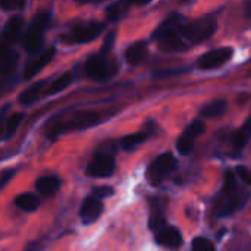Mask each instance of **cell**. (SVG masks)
Listing matches in <instances>:
<instances>
[{
  "label": "cell",
  "instance_id": "6da1fadb",
  "mask_svg": "<svg viewBox=\"0 0 251 251\" xmlns=\"http://www.w3.org/2000/svg\"><path fill=\"white\" fill-rule=\"evenodd\" d=\"M182 22H184V18L174 13L156 29L154 38L157 40L159 47L163 51L174 53V51H181L187 47V43L181 34Z\"/></svg>",
  "mask_w": 251,
  "mask_h": 251
},
{
  "label": "cell",
  "instance_id": "7a4b0ae2",
  "mask_svg": "<svg viewBox=\"0 0 251 251\" xmlns=\"http://www.w3.org/2000/svg\"><path fill=\"white\" fill-rule=\"evenodd\" d=\"M50 22H51V13L49 10H41L32 18L31 25L25 31L22 38V44L28 53H38L41 50L44 43L43 32L50 26Z\"/></svg>",
  "mask_w": 251,
  "mask_h": 251
},
{
  "label": "cell",
  "instance_id": "3957f363",
  "mask_svg": "<svg viewBox=\"0 0 251 251\" xmlns=\"http://www.w3.org/2000/svg\"><path fill=\"white\" fill-rule=\"evenodd\" d=\"M216 31V19L212 15L194 19L191 22H182L181 25V34L185 40V43L197 44L201 43L213 35Z\"/></svg>",
  "mask_w": 251,
  "mask_h": 251
},
{
  "label": "cell",
  "instance_id": "277c9868",
  "mask_svg": "<svg viewBox=\"0 0 251 251\" xmlns=\"http://www.w3.org/2000/svg\"><path fill=\"white\" fill-rule=\"evenodd\" d=\"M100 115L93 112V110H81L69 116L66 121H59L54 124L50 129V138H54L56 135H60L62 132L68 131H75V129H85L90 128L96 124H99Z\"/></svg>",
  "mask_w": 251,
  "mask_h": 251
},
{
  "label": "cell",
  "instance_id": "5b68a950",
  "mask_svg": "<svg viewBox=\"0 0 251 251\" xmlns=\"http://www.w3.org/2000/svg\"><path fill=\"white\" fill-rule=\"evenodd\" d=\"M241 204V197L237 191L235 175L229 171L225 174V182L222 194L218 200V216H228L235 212Z\"/></svg>",
  "mask_w": 251,
  "mask_h": 251
},
{
  "label": "cell",
  "instance_id": "8992f818",
  "mask_svg": "<svg viewBox=\"0 0 251 251\" xmlns=\"http://www.w3.org/2000/svg\"><path fill=\"white\" fill-rule=\"evenodd\" d=\"M118 72V63L113 59H109L106 54L99 53L91 56L85 62V74L94 81L110 79Z\"/></svg>",
  "mask_w": 251,
  "mask_h": 251
},
{
  "label": "cell",
  "instance_id": "52a82bcc",
  "mask_svg": "<svg viewBox=\"0 0 251 251\" xmlns=\"http://www.w3.org/2000/svg\"><path fill=\"white\" fill-rule=\"evenodd\" d=\"M176 168V160L171 153H163L153 160L147 171V178L153 185H159L174 169Z\"/></svg>",
  "mask_w": 251,
  "mask_h": 251
},
{
  "label": "cell",
  "instance_id": "ba28073f",
  "mask_svg": "<svg viewBox=\"0 0 251 251\" xmlns=\"http://www.w3.org/2000/svg\"><path fill=\"white\" fill-rule=\"evenodd\" d=\"M232 54H234V50L231 47H219L216 50H210V51L204 53L199 59L197 66L201 71H212V69L221 68L225 63H228L231 60Z\"/></svg>",
  "mask_w": 251,
  "mask_h": 251
},
{
  "label": "cell",
  "instance_id": "9c48e42d",
  "mask_svg": "<svg viewBox=\"0 0 251 251\" xmlns=\"http://www.w3.org/2000/svg\"><path fill=\"white\" fill-rule=\"evenodd\" d=\"M115 172V159L110 154L99 153L87 166V174L91 178H109Z\"/></svg>",
  "mask_w": 251,
  "mask_h": 251
},
{
  "label": "cell",
  "instance_id": "30bf717a",
  "mask_svg": "<svg viewBox=\"0 0 251 251\" xmlns=\"http://www.w3.org/2000/svg\"><path fill=\"white\" fill-rule=\"evenodd\" d=\"M104 29V24L101 22H84L78 24L71 31V40L75 43H90L96 40L101 31Z\"/></svg>",
  "mask_w": 251,
  "mask_h": 251
},
{
  "label": "cell",
  "instance_id": "8fae6325",
  "mask_svg": "<svg viewBox=\"0 0 251 251\" xmlns=\"http://www.w3.org/2000/svg\"><path fill=\"white\" fill-rule=\"evenodd\" d=\"M203 132H204V124H203L200 119L191 122V124L185 128L184 134L179 137V140H178V143H176L178 151H179L181 154H188V153L191 151L193 146H194V141H196L197 137H200Z\"/></svg>",
  "mask_w": 251,
  "mask_h": 251
},
{
  "label": "cell",
  "instance_id": "7c38bea8",
  "mask_svg": "<svg viewBox=\"0 0 251 251\" xmlns=\"http://www.w3.org/2000/svg\"><path fill=\"white\" fill-rule=\"evenodd\" d=\"M103 213V203L101 200L90 196L84 200L82 206H81V221L85 224V225H90L93 222H96Z\"/></svg>",
  "mask_w": 251,
  "mask_h": 251
},
{
  "label": "cell",
  "instance_id": "4fadbf2b",
  "mask_svg": "<svg viewBox=\"0 0 251 251\" xmlns=\"http://www.w3.org/2000/svg\"><path fill=\"white\" fill-rule=\"evenodd\" d=\"M156 241H157V244H160L166 249L176 250L182 244V237L176 228L166 225L165 228H162L160 231L156 232Z\"/></svg>",
  "mask_w": 251,
  "mask_h": 251
},
{
  "label": "cell",
  "instance_id": "5bb4252c",
  "mask_svg": "<svg viewBox=\"0 0 251 251\" xmlns=\"http://www.w3.org/2000/svg\"><path fill=\"white\" fill-rule=\"evenodd\" d=\"M54 53H56V50L53 49V47H50V49H47V50H44L37 59H32L26 66H25V69H24V79H31V78H34V75H37L51 59H53V56H54Z\"/></svg>",
  "mask_w": 251,
  "mask_h": 251
},
{
  "label": "cell",
  "instance_id": "9a60e30c",
  "mask_svg": "<svg viewBox=\"0 0 251 251\" xmlns=\"http://www.w3.org/2000/svg\"><path fill=\"white\" fill-rule=\"evenodd\" d=\"M22 26H24V18L21 15L12 16L6 22V25L3 28V32H1V38L0 40H3L7 44H12V43L18 41L19 37H21V34H22Z\"/></svg>",
  "mask_w": 251,
  "mask_h": 251
},
{
  "label": "cell",
  "instance_id": "2e32d148",
  "mask_svg": "<svg viewBox=\"0 0 251 251\" xmlns=\"http://www.w3.org/2000/svg\"><path fill=\"white\" fill-rule=\"evenodd\" d=\"M147 53H149L147 44L143 43V41H138V43L131 44L126 49V51H125V60L129 65H140L147 57Z\"/></svg>",
  "mask_w": 251,
  "mask_h": 251
},
{
  "label": "cell",
  "instance_id": "e0dca14e",
  "mask_svg": "<svg viewBox=\"0 0 251 251\" xmlns=\"http://www.w3.org/2000/svg\"><path fill=\"white\" fill-rule=\"evenodd\" d=\"M60 187V179L57 176H41L35 181V188L40 194L49 197L53 196Z\"/></svg>",
  "mask_w": 251,
  "mask_h": 251
},
{
  "label": "cell",
  "instance_id": "ac0fdd59",
  "mask_svg": "<svg viewBox=\"0 0 251 251\" xmlns=\"http://www.w3.org/2000/svg\"><path fill=\"white\" fill-rule=\"evenodd\" d=\"M226 110H228V101L224 100V99H218V100H213V101L207 103L201 109L200 116L201 118H219Z\"/></svg>",
  "mask_w": 251,
  "mask_h": 251
},
{
  "label": "cell",
  "instance_id": "d6986e66",
  "mask_svg": "<svg viewBox=\"0 0 251 251\" xmlns=\"http://www.w3.org/2000/svg\"><path fill=\"white\" fill-rule=\"evenodd\" d=\"M44 84H46V81H38V82L29 85L28 88H25V90L19 94V99H18L19 103H21L22 106H31V104L38 99V96H40V93H41Z\"/></svg>",
  "mask_w": 251,
  "mask_h": 251
},
{
  "label": "cell",
  "instance_id": "ffe728a7",
  "mask_svg": "<svg viewBox=\"0 0 251 251\" xmlns=\"http://www.w3.org/2000/svg\"><path fill=\"white\" fill-rule=\"evenodd\" d=\"M15 204L19 209H22L24 212H34L40 206V199L32 193H24V194H19L16 197Z\"/></svg>",
  "mask_w": 251,
  "mask_h": 251
},
{
  "label": "cell",
  "instance_id": "44dd1931",
  "mask_svg": "<svg viewBox=\"0 0 251 251\" xmlns=\"http://www.w3.org/2000/svg\"><path fill=\"white\" fill-rule=\"evenodd\" d=\"M72 79H74V75L71 72L62 74L57 79H54L50 84V88L47 90V94H57V93L63 91L65 88H68L72 84Z\"/></svg>",
  "mask_w": 251,
  "mask_h": 251
},
{
  "label": "cell",
  "instance_id": "7402d4cb",
  "mask_svg": "<svg viewBox=\"0 0 251 251\" xmlns=\"http://www.w3.org/2000/svg\"><path fill=\"white\" fill-rule=\"evenodd\" d=\"M146 140H147V134L146 132H135V134H129V135L124 137L122 141H121V146H122L124 150L131 151V150L137 149L140 144H143Z\"/></svg>",
  "mask_w": 251,
  "mask_h": 251
},
{
  "label": "cell",
  "instance_id": "603a6c76",
  "mask_svg": "<svg viewBox=\"0 0 251 251\" xmlns=\"http://www.w3.org/2000/svg\"><path fill=\"white\" fill-rule=\"evenodd\" d=\"M128 6H129V3H125V1H118V3L110 4L107 7V10H106L107 19L110 22H118L122 16H125V13L128 10Z\"/></svg>",
  "mask_w": 251,
  "mask_h": 251
},
{
  "label": "cell",
  "instance_id": "cb8c5ba5",
  "mask_svg": "<svg viewBox=\"0 0 251 251\" xmlns=\"http://www.w3.org/2000/svg\"><path fill=\"white\" fill-rule=\"evenodd\" d=\"M24 121V113L18 112L13 113L12 116L7 118L6 121V128H4V138H9L15 134V131L18 129V126L21 125V122Z\"/></svg>",
  "mask_w": 251,
  "mask_h": 251
},
{
  "label": "cell",
  "instance_id": "d4e9b609",
  "mask_svg": "<svg viewBox=\"0 0 251 251\" xmlns=\"http://www.w3.org/2000/svg\"><path fill=\"white\" fill-rule=\"evenodd\" d=\"M193 251H216V249L212 241H209L207 238L199 237L193 241Z\"/></svg>",
  "mask_w": 251,
  "mask_h": 251
},
{
  "label": "cell",
  "instance_id": "484cf974",
  "mask_svg": "<svg viewBox=\"0 0 251 251\" xmlns=\"http://www.w3.org/2000/svg\"><path fill=\"white\" fill-rule=\"evenodd\" d=\"M249 138H250V135H249L243 128H240V129H237V131L234 132V135H232V143H234V146H235L237 149H243V147L249 143Z\"/></svg>",
  "mask_w": 251,
  "mask_h": 251
},
{
  "label": "cell",
  "instance_id": "4316f807",
  "mask_svg": "<svg viewBox=\"0 0 251 251\" xmlns=\"http://www.w3.org/2000/svg\"><path fill=\"white\" fill-rule=\"evenodd\" d=\"M115 38H116V32H115V31H110V32L107 34V37H106V40H104L103 46H101V51H100V53L107 54V53L112 50L113 44H115Z\"/></svg>",
  "mask_w": 251,
  "mask_h": 251
},
{
  "label": "cell",
  "instance_id": "83f0119b",
  "mask_svg": "<svg viewBox=\"0 0 251 251\" xmlns=\"http://www.w3.org/2000/svg\"><path fill=\"white\" fill-rule=\"evenodd\" d=\"M112 194H113V188L112 187H97L93 191V197H96L99 200H103L106 197H110Z\"/></svg>",
  "mask_w": 251,
  "mask_h": 251
},
{
  "label": "cell",
  "instance_id": "f1b7e54d",
  "mask_svg": "<svg viewBox=\"0 0 251 251\" xmlns=\"http://www.w3.org/2000/svg\"><path fill=\"white\" fill-rule=\"evenodd\" d=\"M0 7L6 10H13V9H24L25 1H0Z\"/></svg>",
  "mask_w": 251,
  "mask_h": 251
},
{
  "label": "cell",
  "instance_id": "f546056e",
  "mask_svg": "<svg viewBox=\"0 0 251 251\" xmlns=\"http://www.w3.org/2000/svg\"><path fill=\"white\" fill-rule=\"evenodd\" d=\"M181 72H182V69H162V71H156L153 74V76H156V78H166V76L178 75Z\"/></svg>",
  "mask_w": 251,
  "mask_h": 251
},
{
  "label": "cell",
  "instance_id": "4dcf8cb0",
  "mask_svg": "<svg viewBox=\"0 0 251 251\" xmlns=\"http://www.w3.org/2000/svg\"><path fill=\"white\" fill-rule=\"evenodd\" d=\"M237 175L246 182V184H249L251 185V172L247 169V168H244V166H238L237 168Z\"/></svg>",
  "mask_w": 251,
  "mask_h": 251
},
{
  "label": "cell",
  "instance_id": "1f68e13d",
  "mask_svg": "<svg viewBox=\"0 0 251 251\" xmlns=\"http://www.w3.org/2000/svg\"><path fill=\"white\" fill-rule=\"evenodd\" d=\"M13 174H15V171L13 169H7V171H4V172H1L0 174V191L3 190V187L13 178Z\"/></svg>",
  "mask_w": 251,
  "mask_h": 251
},
{
  "label": "cell",
  "instance_id": "d6a6232c",
  "mask_svg": "<svg viewBox=\"0 0 251 251\" xmlns=\"http://www.w3.org/2000/svg\"><path fill=\"white\" fill-rule=\"evenodd\" d=\"M43 247H44V244H43V240H35V241H31L24 251H40L43 250Z\"/></svg>",
  "mask_w": 251,
  "mask_h": 251
},
{
  "label": "cell",
  "instance_id": "836d02e7",
  "mask_svg": "<svg viewBox=\"0 0 251 251\" xmlns=\"http://www.w3.org/2000/svg\"><path fill=\"white\" fill-rule=\"evenodd\" d=\"M243 129H244V131H246V132H247L249 135H250V134H251V115H250V118L247 119V122L244 124Z\"/></svg>",
  "mask_w": 251,
  "mask_h": 251
},
{
  "label": "cell",
  "instance_id": "e575fe53",
  "mask_svg": "<svg viewBox=\"0 0 251 251\" xmlns=\"http://www.w3.org/2000/svg\"><path fill=\"white\" fill-rule=\"evenodd\" d=\"M246 15L251 18V1H249V3L246 4Z\"/></svg>",
  "mask_w": 251,
  "mask_h": 251
}]
</instances>
